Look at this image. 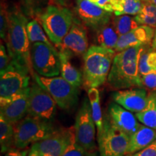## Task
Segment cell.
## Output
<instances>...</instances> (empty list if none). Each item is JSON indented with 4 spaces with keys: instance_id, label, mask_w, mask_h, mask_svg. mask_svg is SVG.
Listing matches in <instances>:
<instances>
[{
    "instance_id": "15",
    "label": "cell",
    "mask_w": 156,
    "mask_h": 156,
    "mask_svg": "<svg viewBox=\"0 0 156 156\" xmlns=\"http://www.w3.org/2000/svg\"><path fill=\"white\" fill-rule=\"evenodd\" d=\"M75 136L74 126L57 129L48 137L33 144L31 147L44 156H61Z\"/></svg>"
},
{
    "instance_id": "1",
    "label": "cell",
    "mask_w": 156,
    "mask_h": 156,
    "mask_svg": "<svg viewBox=\"0 0 156 156\" xmlns=\"http://www.w3.org/2000/svg\"><path fill=\"white\" fill-rule=\"evenodd\" d=\"M28 20L20 6L9 10V22L5 43L12 60L28 69L32 77L35 71L30 58V42L27 33Z\"/></svg>"
},
{
    "instance_id": "32",
    "label": "cell",
    "mask_w": 156,
    "mask_h": 156,
    "mask_svg": "<svg viewBox=\"0 0 156 156\" xmlns=\"http://www.w3.org/2000/svg\"><path fill=\"white\" fill-rule=\"evenodd\" d=\"M87 152L76 142L75 136L61 156H86Z\"/></svg>"
},
{
    "instance_id": "18",
    "label": "cell",
    "mask_w": 156,
    "mask_h": 156,
    "mask_svg": "<svg viewBox=\"0 0 156 156\" xmlns=\"http://www.w3.org/2000/svg\"><path fill=\"white\" fill-rule=\"evenodd\" d=\"M155 32V28L147 25H140L128 34L119 36L114 48L115 51L118 53L134 46L151 44Z\"/></svg>"
},
{
    "instance_id": "9",
    "label": "cell",
    "mask_w": 156,
    "mask_h": 156,
    "mask_svg": "<svg viewBox=\"0 0 156 156\" xmlns=\"http://www.w3.org/2000/svg\"><path fill=\"white\" fill-rule=\"evenodd\" d=\"M95 126L90 101L85 98L76 115L74 127L76 142L87 153L96 149Z\"/></svg>"
},
{
    "instance_id": "40",
    "label": "cell",
    "mask_w": 156,
    "mask_h": 156,
    "mask_svg": "<svg viewBox=\"0 0 156 156\" xmlns=\"http://www.w3.org/2000/svg\"><path fill=\"white\" fill-rule=\"evenodd\" d=\"M151 46L154 48V49L156 50V28H155V35H154L153 39V41H152V43H151Z\"/></svg>"
},
{
    "instance_id": "38",
    "label": "cell",
    "mask_w": 156,
    "mask_h": 156,
    "mask_svg": "<svg viewBox=\"0 0 156 156\" xmlns=\"http://www.w3.org/2000/svg\"><path fill=\"white\" fill-rule=\"evenodd\" d=\"M76 1L77 0H49L48 5H54L71 8V7H75Z\"/></svg>"
},
{
    "instance_id": "11",
    "label": "cell",
    "mask_w": 156,
    "mask_h": 156,
    "mask_svg": "<svg viewBox=\"0 0 156 156\" xmlns=\"http://www.w3.org/2000/svg\"><path fill=\"white\" fill-rule=\"evenodd\" d=\"M56 106L51 95L35 81L29 91L28 115L51 122L55 116Z\"/></svg>"
},
{
    "instance_id": "31",
    "label": "cell",
    "mask_w": 156,
    "mask_h": 156,
    "mask_svg": "<svg viewBox=\"0 0 156 156\" xmlns=\"http://www.w3.org/2000/svg\"><path fill=\"white\" fill-rule=\"evenodd\" d=\"M49 0H23L25 12L29 16L36 17L40 12L48 5Z\"/></svg>"
},
{
    "instance_id": "33",
    "label": "cell",
    "mask_w": 156,
    "mask_h": 156,
    "mask_svg": "<svg viewBox=\"0 0 156 156\" xmlns=\"http://www.w3.org/2000/svg\"><path fill=\"white\" fill-rule=\"evenodd\" d=\"M142 87L156 91V71L153 72L141 77Z\"/></svg>"
},
{
    "instance_id": "23",
    "label": "cell",
    "mask_w": 156,
    "mask_h": 156,
    "mask_svg": "<svg viewBox=\"0 0 156 156\" xmlns=\"http://www.w3.org/2000/svg\"><path fill=\"white\" fill-rule=\"evenodd\" d=\"M135 116L142 124L156 130V94L149 95L147 106L141 112L135 113Z\"/></svg>"
},
{
    "instance_id": "34",
    "label": "cell",
    "mask_w": 156,
    "mask_h": 156,
    "mask_svg": "<svg viewBox=\"0 0 156 156\" xmlns=\"http://www.w3.org/2000/svg\"><path fill=\"white\" fill-rule=\"evenodd\" d=\"M12 61L11 56L6 49L5 46L1 43L0 45V71L5 69Z\"/></svg>"
},
{
    "instance_id": "35",
    "label": "cell",
    "mask_w": 156,
    "mask_h": 156,
    "mask_svg": "<svg viewBox=\"0 0 156 156\" xmlns=\"http://www.w3.org/2000/svg\"><path fill=\"white\" fill-rule=\"evenodd\" d=\"M132 156H156V140L151 145L134 153Z\"/></svg>"
},
{
    "instance_id": "22",
    "label": "cell",
    "mask_w": 156,
    "mask_h": 156,
    "mask_svg": "<svg viewBox=\"0 0 156 156\" xmlns=\"http://www.w3.org/2000/svg\"><path fill=\"white\" fill-rule=\"evenodd\" d=\"M156 71V50L151 44L143 46L139 59V73L143 76Z\"/></svg>"
},
{
    "instance_id": "25",
    "label": "cell",
    "mask_w": 156,
    "mask_h": 156,
    "mask_svg": "<svg viewBox=\"0 0 156 156\" xmlns=\"http://www.w3.org/2000/svg\"><path fill=\"white\" fill-rule=\"evenodd\" d=\"M87 97L90 103L93 118L96 125L98 134H99L103 126V117L101 108L100 93L96 87L87 89Z\"/></svg>"
},
{
    "instance_id": "16",
    "label": "cell",
    "mask_w": 156,
    "mask_h": 156,
    "mask_svg": "<svg viewBox=\"0 0 156 156\" xmlns=\"http://www.w3.org/2000/svg\"><path fill=\"white\" fill-rule=\"evenodd\" d=\"M112 98L115 103L126 110L138 113L147 106L149 95L143 87H135L118 90L112 93Z\"/></svg>"
},
{
    "instance_id": "42",
    "label": "cell",
    "mask_w": 156,
    "mask_h": 156,
    "mask_svg": "<svg viewBox=\"0 0 156 156\" xmlns=\"http://www.w3.org/2000/svg\"><path fill=\"white\" fill-rule=\"evenodd\" d=\"M148 2L153 4V5L156 6V0H148Z\"/></svg>"
},
{
    "instance_id": "43",
    "label": "cell",
    "mask_w": 156,
    "mask_h": 156,
    "mask_svg": "<svg viewBox=\"0 0 156 156\" xmlns=\"http://www.w3.org/2000/svg\"><path fill=\"white\" fill-rule=\"evenodd\" d=\"M142 2H148V0H142Z\"/></svg>"
},
{
    "instance_id": "24",
    "label": "cell",
    "mask_w": 156,
    "mask_h": 156,
    "mask_svg": "<svg viewBox=\"0 0 156 156\" xmlns=\"http://www.w3.org/2000/svg\"><path fill=\"white\" fill-rule=\"evenodd\" d=\"M142 3V0H112L114 13L116 16L137 15L141 10Z\"/></svg>"
},
{
    "instance_id": "6",
    "label": "cell",
    "mask_w": 156,
    "mask_h": 156,
    "mask_svg": "<svg viewBox=\"0 0 156 156\" xmlns=\"http://www.w3.org/2000/svg\"><path fill=\"white\" fill-rule=\"evenodd\" d=\"M34 78L51 95L57 106L64 110H70L79 101L78 87L62 77H43L35 73Z\"/></svg>"
},
{
    "instance_id": "10",
    "label": "cell",
    "mask_w": 156,
    "mask_h": 156,
    "mask_svg": "<svg viewBox=\"0 0 156 156\" xmlns=\"http://www.w3.org/2000/svg\"><path fill=\"white\" fill-rule=\"evenodd\" d=\"M30 73L26 68L12 60L5 69L0 71V98H7L28 87Z\"/></svg>"
},
{
    "instance_id": "37",
    "label": "cell",
    "mask_w": 156,
    "mask_h": 156,
    "mask_svg": "<svg viewBox=\"0 0 156 156\" xmlns=\"http://www.w3.org/2000/svg\"><path fill=\"white\" fill-rule=\"evenodd\" d=\"M30 149L25 148V149H19L15 147L10 148L5 153L4 156H28Z\"/></svg>"
},
{
    "instance_id": "17",
    "label": "cell",
    "mask_w": 156,
    "mask_h": 156,
    "mask_svg": "<svg viewBox=\"0 0 156 156\" xmlns=\"http://www.w3.org/2000/svg\"><path fill=\"white\" fill-rule=\"evenodd\" d=\"M107 117L110 122L127 135L131 136L141 126L135 115L116 103H112L108 107Z\"/></svg>"
},
{
    "instance_id": "14",
    "label": "cell",
    "mask_w": 156,
    "mask_h": 156,
    "mask_svg": "<svg viewBox=\"0 0 156 156\" xmlns=\"http://www.w3.org/2000/svg\"><path fill=\"white\" fill-rule=\"evenodd\" d=\"M30 87L7 98H0V116L15 125L28 116Z\"/></svg>"
},
{
    "instance_id": "21",
    "label": "cell",
    "mask_w": 156,
    "mask_h": 156,
    "mask_svg": "<svg viewBox=\"0 0 156 156\" xmlns=\"http://www.w3.org/2000/svg\"><path fill=\"white\" fill-rule=\"evenodd\" d=\"M59 52L61 60V75L72 85L79 87L83 84V74L70 62L71 57L66 54Z\"/></svg>"
},
{
    "instance_id": "4",
    "label": "cell",
    "mask_w": 156,
    "mask_h": 156,
    "mask_svg": "<svg viewBox=\"0 0 156 156\" xmlns=\"http://www.w3.org/2000/svg\"><path fill=\"white\" fill-rule=\"evenodd\" d=\"M36 17L48 38L56 47L71 28L75 15L70 8L48 5Z\"/></svg>"
},
{
    "instance_id": "36",
    "label": "cell",
    "mask_w": 156,
    "mask_h": 156,
    "mask_svg": "<svg viewBox=\"0 0 156 156\" xmlns=\"http://www.w3.org/2000/svg\"><path fill=\"white\" fill-rule=\"evenodd\" d=\"M98 7H101L106 11L110 12H114V9L112 5V0H88Z\"/></svg>"
},
{
    "instance_id": "13",
    "label": "cell",
    "mask_w": 156,
    "mask_h": 156,
    "mask_svg": "<svg viewBox=\"0 0 156 156\" xmlns=\"http://www.w3.org/2000/svg\"><path fill=\"white\" fill-rule=\"evenodd\" d=\"M74 12L80 21L94 31L108 24L112 19V12L98 7L88 0H77Z\"/></svg>"
},
{
    "instance_id": "20",
    "label": "cell",
    "mask_w": 156,
    "mask_h": 156,
    "mask_svg": "<svg viewBox=\"0 0 156 156\" xmlns=\"http://www.w3.org/2000/svg\"><path fill=\"white\" fill-rule=\"evenodd\" d=\"M95 32L94 41L95 45L104 48L114 49L119 36L117 34L112 20L108 24L103 25Z\"/></svg>"
},
{
    "instance_id": "8",
    "label": "cell",
    "mask_w": 156,
    "mask_h": 156,
    "mask_svg": "<svg viewBox=\"0 0 156 156\" xmlns=\"http://www.w3.org/2000/svg\"><path fill=\"white\" fill-rule=\"evenodd\" d=\"M30 58L35 73L43 77H56L61 73L59 52L54 46L36 42L30 44Z\"/></svg>"
},
{
    "instance_id": "12",
    "label": "cell",
    "mask_w": 156,
    "mask_h": 156,
    "mask_svg": "<svg viewBox=\"0 0 156 156\" xmlns=\"http://www.w3.org/2000/svg\"><path fill=\"white\" fill-rule=\"evenodd\" d=\"M56 48L71 58L83 56L89 48L86 26L75 17L69 32Z\"/></svg>"
},
{
    "instance_id": "41",
    "label": "cell",
    "mask_w": 156,
    "mask_h": 156,
    "mask_svg": "<svg viewBox=\"0 0 156 156\" xmlns=\"http://www.w3.org/2000/svg\"><path fill=\"white\" fill-rule=\"evenodd\" d=\"M86 156H98V152L96 151L88 152V153H87Z\"/></svg>"
},
{
    "instance_id": "39",
    "label": "cell",
    "mask_w": 156,
    "mask_h": 156,
    "mask_svg": "<svg viewBox=\"0 0 156 156\" xmlns=\"http://www.w3.org/2000/svg\"><path fill=\"white\" fill-rule=\"evenodd\" d=\"M28 156H44L43 155H41L38 151H37L36 150L34 149V148L30 147V151H29L28 155Z\"/></svg>"
},
{
    "instance_id": "28",
    "label": "cell",
    "mask_w": 156,
    "mask_h": 156,
    "mask_svg": "<svg viewBox=\"0 0 156 156\" xmlns=\"http://www.w3.org/2000/svg\"><path fill=\"white\" fill-rule=\"evenodd\" d=\"M27 33L30 44L36 42H42L50 46H54L53 43L51 41L46 33H44L42 25L36 18L28 23Z\"/></svg>"
},
{
    "instance_id": "26",
    "label": "cell",
    "mask_w": 156,
    "mask_h": 156,
    "mask_svg": "<svg viewBox=\"0 0 156 156\" xmlns=\"http://www.w3.org/2000/svg\"><path fill=\"white\" fill-rule=\"evenodd\" d=\"M14 125L0 116V145L2 153L14 147Z\"/></svg>"
},
{
    "instance_id": "29",
    "label": "cell",
    "mask_w": 156,
    "mask_h": 156,
    "mask_svg": "<svg viewBox=\"0 0 156 156\" xmlns=\"http://www.w3.org/2000/svg\"><path fill=\"white\" fill-rule=\"evenodd\" d=\"M134 18L139 25L156 28V6L150 2H143L141 10Z\"/></svg>"
},
{
    "instance_id": "7",
    "label": "cell",
    "mask_w": 156,
    "mask_h": 156,
    "mask_svg": "<svg viewBox=\"0 0 156 156\" xmlns=\"http://www.w3.org/2000/svg\"><path fill=\"white\" fill-rule=\"evenodd\" d=\"M130 137L112 124L106 116L103 118L102 130L98 134L101 156H125L128 155Z\"/></svg>"
},
{
    "instance_id": "5",
    "label": "cell",
    "mask_w": 156,
    "mask_h": 156,
    "mask_svg": "<svg viewBox=\"0 0 156 156\" xmlns=\"http://www.w3.org/2000/svg\"><path fill=\"white\" fill-rule=\"evenodd\" d=\"M56 129L50 121L28 115L14 125V147L25 149L48 137Z\"/></svg>"
},
{
    "instance_id": "3",
    "label": "cell",
    "mask_w": 156,
    "mask_h": 156,
    "mask_svg": "<svg viewBox=\"0 0 156 156\" xmlns=\"http://www.w3.org/2000/svg\"><path fill=\"white\" fill-rule=\"evenodd\" d=\"M114 49L92 45L83 56V85L87 89L106 83L116 54Z\"/></svg>"
},
{
    "instance_id": "27",
    "label": "cell",
    "mask_w": 156,
    "mask_h": 156,
    "mask_svg": "<svg viewBox=\"0 0 156 156\" xmlns=\"http://www.w3.org/2000/svg\"><path fill=\"white\" fill-rule=\"evenodd\" d=\"M112 22L117 34L119 36L128 34L140 25L134 17L130 16L129 15H123L119 16L115 15L112 17Z\"/></svg>"
},
{
    "instance_id": "30",
    "label": "cell",
    "mask_w": 156,
    "mask_h": 156,
    "mask_svg": "<svg viewBox=\"0 0 156 156\" xmlns=\"http://www.w3.org/2000/svg\"><path fill=\"white\" fill-rule=\"evenodd\" d=\"M0 34L1 39L5 42L9 22V10L7 1L1 0V9H0Z\"/></svg>"
},
{
    "instance_id": "44",
    "label": "cell",
    "mask_w": 156,
    "mask_h": 156,
    "mask_svg": "<svg viewBox=\"0 0 156 156\" xmlns=\"http://www.w3.org/2000/svg\"><path fill=\"white\" fill-rule=\"evenodd\" d=\"M4 1H7V0H4Z\"/></svg>"
},
{
    "instance_id": "2",
    "label": "cell",
    "mask_w": 156,
    "mask_h": 156,
    "mask_svg": "<svg viewBox=\"0 0 156 156\" xmlns=\"http://www.w3.org/2000/svg\"><path fill=\"white\" fill-rule=\"evenodd\" d=\"M143 46L118 52L115 55L107 82L113 89L123 90L143 87L139 73V59Z\"/></svg>"
},
{
    "instance_id": "19",
    "label": "cell",
    "mask_w": 156,
    "mask_h": 156,
    "mask_svg": "<svg viewBox=\"0 0 156 156\" xmlns=\"http://www.w3.org/2000/svg\"><path fill=\"white\" fill-rule=\"evenodd\" d=\"M156 140V130L141 124L137 131L130 136L127 154H134L141 151Z\"/></svg>"
}]
</instances>
